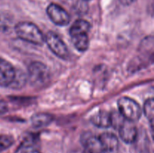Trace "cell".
<instances>
[{"label": "cell", "mask_w": 154, "mask_h": 153, "mask_svg": "<svg viewBox=\"0 0 154 153\" xmlns=\"http://www.w3.org/2000/svg\"><path fill=\"white\" fill-rule=\"evenodd\" d=\"M153 99L149 98L146 100L144 105V113L147 119L150 121V125L153 124Z\"/></svg>", "instance_id": "15"}, {"label": "cell", "mask_w": 154, "mask_h": 153, "mask_svg": "<svg viewBox=\"0 0 154 153\" xmlns=\"http://www.w3.org/2000/svg\"><path fill=\"white\" fill-rule=\"evenodd\" d=\"M27 80V76L23 71L20 70H16L14 79L12 82L11 85L10 86L13 88H22L25 86Z\"/></svg>", "instance_id": "14"}, {"label": "cell", "mask_w": 154, "mask_h": 153, "mask_svg": "<svg viewBox=\"0 0 154 153\" xmlns=\"http://www.w3.org/2000/svg\"><path fill=\"white\" fill-rule=\"evenodd\" d=\"M144 153H150V152H144Z\"/></svg>", "instance_id": "21"}, {"label": "cell", "mask_w": 154, "mask_h": 153, "mask_svg": "<svg viewBox=\"0 0 154 153\" xmlns=\"http://www.w3.org/2000/svg\"><path fill=\"white\" fill-rule=\"evenodd\" d=\"M16 69L9 62L0 58V86L8 87L14 79Z\"/></svg>", "instance_id": "6"}, {"label": "cell", "mask_w": 154, "mask_h": 153, "mask_svg": "<svg viewBox=\"0 0 154 153\" xmlns=\"http://www.w3.org/2000/svg\"><path fill=\"white\" fill-rule=\"evenodd\" d=\"M53 121V116L49 113L39 112L33 115L31 118L32 124L34 127L42 128L48 125Z\"/></svg>", "instance_id": "12"}, {"label": "cell", "mask_w": 154, "mask_h": 153, "mask_svg": "<svg viewBox=\"0 0 154 153\" xmlns=\"http://www.w3.org/2000/svg\"><path fill=\"white\" fill-rule=\"evenodd\" d=\"M135 1H136V0H120V3H121L122 4H123V5H129V4L135 2Z\"/></svg>", "instance_id": "20"}, {"label": "cell", "mask_w": 154, "mask_h": 153, "mask_svg": "<svg viewBox=\"0 0 154 153\" xmlns=\"http://www.w3.org/2000/svg\"><path fill=\"white\" fill-rule=\"evenodd\" d=\"M120 136L126 143H132L137 137V128L134 122L124 119L118 127Z\"/></svg>", "instance_id": "7"}, {"label": "cell", "mask_w": 154, "mask_h": 153, "mask_svg": "<svg viewBox=\"0 0 154 153\" xmlns=\"http://www.w3.org/2000/svg\"><path fill=\"white\" fill-rule=\"evenodd\" d=\"M90 29V24L85 20L80 19L75 21L71 26L69 33L71 36L81 34H87Z\"/></svg>", "instance_id": "11"}, {"label": "cell", "mask_w": 154, "mask_h": 153, "mask_svg": "<svg viewBox=\"0 0 154 153\" xmlns=\"http://www.w3.org/2000/svg\"><path fill=\"white\" fill-rule=\"evenodd\" d=\"M120 114L123 118L128 121H138L142 114L141 106L133 99L129 97L120 98L117 102Z\"/></svg>", "instance_id": "3"}, {"label": "cell", "mask_w": 154, "mask_h": 153, "mask_svg": "<svg viewBox=\"0 0 154 153\" xmlns=\"http://www.w3.org/2000/svg\"><path fill=\"white\" fill-rule=\"evenodd\" d=\"M104 152H112L118 147L119 141L117 136L111 133H103L99 136Z\"/></svg>", "instance_id": "9"}, {"label": "cell", "mask_w": 154, "mask_h": 153, "mask_svg": "<svg viewBox=\"0 0 154 153\" xmlns=\"http://www.w3.org/2000/svg\"><path fill=\"white\" fill-rule=\"evenodd\" d=\"M81 142L89 153H105L99 136L85 133L81 136Z\"/></svg>", "instance_id": "8"}, {"label": "cell", "mask_w": 154, "mask_h": 153, "mask_svg": "<svg viewBox=\"0 0 154 153\" xmlns=\"http://www.w3.org/2000/svg\"><path fill=\"white\" fill-rule=\"evenodd\" d=\"M7 110V105L5 102L2 100H0V113H4Z\"/></svg>", "instance_id": "19"}, {"label": "cell", "mask_w": 154, "mask_h": 153, "mask_svg": "<svg viewBox=\"0 0 154 153\" xmlns=\"http://www.w3.org/2000/svg\"><path fill=\"white\" fill-rule=\"evenodd\" d=\"M21 153H41L38 149L35 148L32 146H26L22 149Z\"/></svg>", "instance_id": "18"}, {"label": "cell", "mask_w": 154, "mask_h": 153, "mask_svg": "<svg viewBox=\"0 0 154 153\" xmlns=\"http://www.w3.org/2000/svg\"><path fill=\"white\" fill-rule=\"evenodd\" d=\"M14 139L8 135H0V152L6 150L14 144Z\"/></svg>", "instance_id": "17"}, {"label": "cell", "mask_w": 154, "mask_h": 153, "mask_svg": "<svg viewBox=\"0 0 154 153\" xmlns=\"http://www.w3.org/2000/svg\"><path fill=\"white\" fill-rule=\"evenodd\" d=\"M12 27V20L10 16L5 14H0V32H7Z\"/></svg>", "instance_id": "16"}, {"label": "cell", "mask_w": 154, "mask_h": 153, "mask_svg": "<svg viewBox=\"0 0 154 153\" xmlns=\"http://www.w3.org/2000/svg\"><path fill=\"white\" fill-rule=\"evenodd\" d=\"M71 38H72V44L78 51L84 52L88 49L90 40L87 34H77V35L71 36Z\"/></svg>", "instance_id": "13"}, {"label": "cell", "mask_w": 154, "mask_h": 153, "mask_svg": "<svg viewBox=\"0 0 154 153\" xmlns=\"http://www.w3.org/2000/svg\"><path fill=\"white\" fill-rule=\"evenodd\" d=\"M47 14L54 24L58 26H66L69 23L70 16L64 8L55 3H51L47 8Z\"/></svg>", "instance_id": "5"}, {"label": "cell", "mask_w": 154, "mask_h": 153, "mask_svg": "<svg viewBox=\"0 0 154 153\" xmlns=\"http://www.w3.org/2000/svg\"><path fill=\"white\" fill-rule=\"evenodd\" d=\"M15 32L20 38L32 44L42 45L45 42V35L32 22H19L15 26Z\"/></svg>", "instance_id": "1"}, {"label": "cell", "mask_w": 154, "mask_h": 153, "mask_svg": "<svg viewBox=\"0 0 154 153\" xmlns=\"http://www.w3.org/2000/svg\"><path fill=\"white\" fill-rule=\"evenodd\" d=\"M45 42L57 56L62 59H67L69 57V51L66 44L54 32H49L47 33L45 36Z\"/></svg>", "instance_id": "4"}, {"label": "cell", "mask_w": 154, "mask_h": 153, "mask_svg": "<svg viewBox=\"0 0 154 153\" xmlns=\"http://www.w3.org/2000/svg\"><path fill=\"white\" fill-rule=\"evenodd\" d=\"M90 121L94 125L102 128H107L112 125V114L107 111H100L93 115Z\"/></svg>", "instance_id": "10"}, {"label": "cell", "mask_w": 154, "mask_h": 153, "mask_svg": "<svg viewBox=\"0 0 154 153\" xmlns=\"http://www.w3.org/2000/svg\"><path fill=\"white\" fill-rule=\"evenodd\" d=\"M51 74L46 65L40 62H33L28 67L27 80L35 88L45 87L49 82Z\"/></svg>", "instance_id": "2"}, {"label": "cell", "mask_w": 154, "mask_h": 153, "mask_svg": "<svg viewBox=\"0 0 154 153\" xmlns=\"http://www.w3.org/2000/svg\"><path fill=\"white\" fill-rule=\"evenodd\" d=\"M84 1H88V0H84Z\"/></svg>", "instance_id": "22"}]
</instances>
